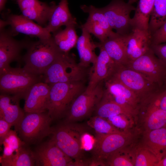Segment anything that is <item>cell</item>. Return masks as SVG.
I'll return each instance as SVG.
<instances>
[{"label":"cell","mask_w":166,"mask_h":166,"mask_svg":"<svg viewBox=\"0 0 166 166\" xmlns=\"http://www.w3.org/2000/svg\"><path fill=\"white\" fill-rule=\"evenodd\" d=\"M140 133L136 128L109 134L96 133L90 166H105V161L110 155L136 144Z\"/></svg>","instance_id":"obj_1"},{"label":"cell","mask_w":166,"mask_h":166,"mask_svg":"<svg viewBox=\"0 0 166 166\" xmlns=\"http://www.w3.org/2000/svg\"><path fill=\"white\" fill-rule=\"evenodd\" d=\"M87 68L77 63L68 53L61 51L43 74L42 81L49 85L84 82L88 74Z\"/></svg>","instance_id":"obj_2"},{"label":"cell","mask_w":166,"mask_h":166,"mask_svg":"<svg viewBox=\"0 0 166 166\" xmlns=\"http://www.w3.org/2000/svg\"><path fill=\"white\" fill-rule=\"evenodd\" d=\"M27 52L23 57L24 69L34 73L42 75L61 51L52 36L27 43Z\"/></svg>","instance_id":"obj_3"},{"label":"cell","mask_w":166,"mask_h":166,"mask_svg":"<svg viewBox=\"0 0 166 166\" xmlns=\"http://www.w3.org/2000/svg\"><path fill=\"white\" fill-rule=\"evenodd\" d=\"M85 128L75 122H64L52 128L50 140L73 159L83 160L81 138L86 132Z\"/></svg>","instance_id":"obj_4"},{"label":"cell","mask_w":166,"mask_h":166,"mask_svg":"<svg viewBox=\"0 0 166 166\" xmlns=\"http://www.w3.org/2000/svg\"><path fill=\"white\" fill-rule=\"evenodd\" d=\"M49 85L47 111L52 121L64 116L73 101L86 87L84 82L57 83Z\"/></svg>","instance_id":"obj_5"},{"label":"cell","mask_w":166,"mask_h":166,"mask_svg":"<svg viewBox=\"0 0 166 166\" xmlns=\"http://www.w3.org/2000/svg\"><path fill=\"white\" fill-rule=\"evenodd\" d=\"M26 113L15 126L16 131L26 143H36L51 135L52 120L48 112Z\"/></svg>","instance_id":"obj_6"},{"label":"cell","mask_w":166,"mask_h":166,"mask_svg":"<svg viewBox=\"0 0 166 166\" xmlns=\"http://www.w3.org/2000/svg\"><path fill=\"white\" fill-rule=\"evenodd\" d=\"M102 83L91 90L86 88L74 100L65 114L64 122H75L88 117L95 111L104 95L105 88Z\"/></svg>","instance_id":"obj_7"},{"label":"cell","mask_w":166,"mask_h":166,"mask_svg":"<svg viewBox=\"0 0 166 166\" xmlns=\"http://www.w3.org/2000/svg\"><path fill=\"white\" fill-rule=\"evenodd\" d=\"M42 75L33 73L23 67H10L0 74V93L9 94H20L24 96L31 87L42 81Z\"/></svg>","instance_id":"obj_8"},{"label":"cell","mask_w":166,"mask_h":166,"mask_svg":"<svg viewBox=\"0 0 166 166\" xmlns=\"http://www.w3.org/2000/svg\"><path fill=\"white\" fill-rule=\"evenodd\" d=\"M111 28L122 35L129 34L133 29L130 14L136 7L124 0H112L107 5L101 8Z\"/></svg>","instance_id":"obj_9"},{"label":"cell","mask_w":166,"mask_h":166,"mask_svg":"<svg viewBox=\"0 0 166 166\" xmlns=\"http://www.w3.org/2000/svg\"><path fill=\"white\" fill-rule=\"evenodd\" d=\"M111 77L135 93L141 100V103L154 93L159 87L138 72L124 66H117Z\"/></svg>","instance_id":"obj_10"},{"label":"cell","mask_w":166,"mask_h":166,"mask_svg":"<svg viewBox=\"0 0 166 166\" xmlns=\"http://www.w3.org/2000/svg\"><path fill=\"white\" fill-rule=\"evenodd\" d=\"M124 66L138 72L159 87L164 82L166 66L151 49L140 57L128 62Z\"/></svg>","instance_id":"obj_11"},{"label":"cell","mask_w":166,"mask_h":166,"mask_svg":"<svg viewBox=\"0 0 166 166\" xmlns=\"http://www.w3.org/2000/svg\"><path fill=\"white\" fill-rule=\"evenodd\" d=\"M35 165L40 166H80L66 154L50 140L39 146L34 152Z\"/></svg>","instance_id":"obj_12"},{"label":"cell","mask_w":166,"mask_h":166,"mask_svg":"<svg viewBox=\"0 0 166 166\" xmlns=\"http://www.w3.org/2000/svg\"><path fill=\"white\" fill-rule=\"evenodd\" d=\"M105 81L103 99L139 110L141 101L135 93L112 77Z\"/></svg>","instance_id":"obj_13"},{"label":"cell","mask_w":166,"mask_h":166,"mask_svg":"<svg viewBox=\"0 0 166 166\" xmlns=\"http://www.w3.org/2000/svg\"><path fill=\"white\" fill-rule=\"evenodd\" d=\"M97 44L100 53L89 73V81L86 88L88 90L93 89L100 83L111 77L117 67L104 48L98 43Z\"/></svg>","instance_id":"obj_14"},{"label":"cell","mask_w":166,"mask_h":166,"mask_svg":"<svg viewBox=\"0 0 166 166\" xmlns=\"http://www.w3.org/2000/svg\"><path fill=\"white\" fill-rule=\"evenodd\" d=\"M50 86L43 82L36 83L24 93L25 113H43L47 111Z\"/></svg>","instance_id":"obj_15"},{"label":"cell","mask_w":166,"mask_h":166,"mask_svg":"<svg viewBox=\"0 0 166 166\" xmlns=\"http://www.w3.org/2000/svg\"><path fill=\"white\" fill-rule=\"evenodd\" d=\"M12 36L10 32L0 29V74L10 67L11 62L19 60L21 50L27 43L17 41Z\"/></svg>","instance_id":"obj_16"},{"label":"cell","mask_w":166,"mask_h":166,"mask_svg":"<svg viewBox=\"0 0 166 166\" xmlns=\"http://www.w3.org/2000/svg\"><path fill=\"white\" fill-rule=\"evenodd\" d=\"M151 37L148 32L138 29H134L129 34L124 35L128 62L140 57L150 49Z\"/></svg>","instance_id":"obj_17"},{"label":"cell","mask_w":166,"mask_h":166,"mask_svg":"<svg viewBox=\"0 0 166 166\" xmlns=\"http://www.w3.org/2000/svg\"><path fill=\"white\" fill-rule=\"evenodd\" d=\"M7 25L11 27L10 34L22 33L45 39L52 36L50 33L45 28L34 23L23 15L10 14L6 16V20Z\"/></svg>","instance_id":"obj_18"},{"label":"cell","mask_w":166,"mask_h":166,"mask_svg":"<svg viewBox=\"0 0 166 166\" xmlns=\"http://www.w3.org/2000/svg\"><path fill=\"white\" fill-rule=\"evenodd\" d=\"M139 110L141 114L139 123L141 133L166 126V111L159 108L147 101L141 105Z\"/></svg>","instance_id":"obj_19"},{"label":"cell","mask_w":166,"mask_h":166,"mask_svg":"<svg viewBox=\"0 0 166 166\" xmlns=\"http://www.w3.org/2000/svg\"><path fill=\"white\" fill-rule=\"evenodd\" d=\"M1 93L0 119L4 120L12 126H15L25 115L19 105V101L23 98L22 94H12Z\"/></svg>","instance_id":"obj_20"},{"label":"cell","mask_w":166,"mask_h":166,"mask_svg":"<svg viewBox=\"0 0 166 166\" xmlns=\"http://www.w3.org/2000/svg\"><path fill=\"white\" fill-rule=\"evenodd\" d=\"M141 133L138 143L140 146L152 152L159 161L166 156V126Z\"/></svg>","instance_id":"obj_21"},{"label":"cell","mask_w":166,"mask_h":166,"mask_svg":"<svg viewBox=\"0 0 166 166\" xmlns=\"http://www.w3.org/2000/svg\"><path fill=\"white\" fill-rule=\"evenodd\" d=\"M68 0H61L58 5H54L48 24L44 27L49 33H55L63 26L76 25V19L69 10Z\"/></svg>","instance_id":"obj_22"},{"label":"cell","mask_w":166,"mask_h":166,"mask_svg":"<svg viewBox=\"0 0 166 166\" xmlns=\"http://www.w3.org/2000/svg\"><path fill=\"white\" fill-rule=\"evenodd\" d=\"M99 44L106 51L117 66H125L128 60L124 44V35L116 32Z\"/></svg>","instance_id":"obj_23"},{"label":"cell","mask_w":166,"mask_h":166,"mask_svg":"<svg viewBox=\"0 0 166 166\" xmlns=\"http://www.w3.org/2000/svg\"><path fill=\"white\" fill-rule=\"evenodd\" d=\"M82 30L81 36L78 39L76 47L80 58L79 64L81 66L88 68L91 64L95 62L97 56L95 52V48L97 47V43L92 40L90 34L85 29L81 28Z\"/></svg>","instance_id":"obj_24"},{"label":"cell","mask_w":166,"mask_h":166,"mask_svg":"<svg viewBox=\"0 0 166 166\" xmlns=\"http://www.w3.org/2000/svg\"><path fill=\"white\" fill-rule=\"evenodd\" d=\"M96 116L106 119L120 114L133 117L136 120L139 110L102 98L95 110Z\"/></svg>","instance_id":"obj_25"},{"label":"cell","mask_w":166,"mask_h":166,"mask_svg":"<svg viewBox=\"0 0 166 166\" xmlns=\"http://www.w3.org/2000/svg\"><path fill=\"white\" fill-rule=\"evenodd\" d=\"M76 26L74 25H68L64 29L53 33L52 36L54 42L61 51L68 53L76 46L79 37L76 32Z\"/></svg>","instance_id":"obj_26"},{"label":"cell","mask_w":166,"mask_h":166,"mask_svg":"<svg viewBox=\"0 0 166 166\" xmlns=\"http://www.w3.org/2000/svg\"><path fill=\"white\" fill-rule=\"evenodd\" d=\"M0 163L2 166L35 165L34 152L24 146L10 156H1Z\"/></svg>","instance_id":"obj_27"},{"label":"cell","mask_w":166,"mask_h":166,"mask_svg":"<svg viewBox=\"0 0 166 166\" xmlns=\"http://www.w3.org/2000/svg\"><path fill=\"white\" fill-rule=\"evenodd\" d=\"M137 143L121 149L110 155L105 160V166H134V148Z\"/></svg>","instance_id":"obj_28"},{"label":"cell","mask_w":166,"mask_h":166,"mask_svg":"<svg viewBox=\"0 0 166 166\" xmlns=\"http://www.w3.org/2000/svg\"><path fill=\"white\" fill-rule=\"evenodd\" d=\"M166 22V0H155L149 22L151 35Z\"/></svg>","instance_id":"obj_29"},{"label":"cell","mask_w":166,"mask_h":166,"mask_svg":"<svg viewBox=\"0 0 166 166\" xmlns=\"http://www.w3.org/2000/svg\"><path fill=\"white\" fill-rule=\"evenodd\" d=\"M80 8L84 12L88 14L89 17L87 21L100 25L111 35L115 33V32L113 31L101 8L96 7L92 5H82L80 6Z\"/></svg>","instance_id":"obj_30"},{"label":"cell","mask_w":166,"mask_h":166,"mask_svg":"<svg viewBox=\"0 0 166 166\" xmlns=\"http://www.w3.org/2000/svg\"><path fill=\"white\" fill-rule=\"evenodd\" d=\"M55 3H52L50 6L26 9L21 10L22 15L29 19L36 21L39 25H45L48 21Z\"/></svg>","instance_id":"obj_31"},{"label":"cell","mask_w":166,"mask_h":166,"mask_svg":"<svg viewBox=\"0 0 166 166\" xmlns=\"http://www.w3.org/2000/svg\"><path fill=\"white\" fill-rule=\"evenodd\" d=\"M26 143L18 136L16 131L10 130L1 145H3L2 156H10L24 146Z\"/></svg>","instance_id":"obj_32"},{"label":"cell","mask_w":166,"mask_h":166,"mask_svg":"<svg viewBox=\"0 0 166 166\" xmlns=\"http://www.w3.org/2000/svg\"><path fill=\"white\" fill-rule=\"evenodd\" d=\"M159 160L156 156L138 143L134 148V166H156Z\"/></svg>","instance_id":"obj_33"},{"label":"cell","mask_w":166,"mask_h":166,"mask_svg":"<svg viewBox=\"0 0 166 166\" xmlns=\"http://www.w3.org/2000/svg\"><path fill=\"white\" fill-rule=\"evenodd\" d=\"M87 124L96 133L109 134L123 132L113 125L106 119L96 115L91 117Z\"/></svg>","instance_id":"obj_34"},{"label":"cell","mask_w":166,"mask_h":166,"mask_svg":"<svg viewBox=\"0 0 166 166\" xmlns=\"http://www.w3.org/2000/svg\"><path fill=\"white\" fill-rule=\"evenodd\" d=\"M111 124L121 131L132 129L136 119L124 114H120L109 117L106 119Z\"/></svg>","instance_id":"obj_35"},{"label":"cell","mask_w":166,"mask_h":166,"mask_svg":"<svg viewBox=\"0 0 166 166\" xmlns=\"http://www.w3.org/2000/svg\"><path fill=\"white\" fill-rule=\"evenodd\" d=\"M80 28H83L90 34H93L100 42H104L109 37L114 34H110L100 25L87 20L81 26Z\"/></svg>","instance_id":"obj_36"},{"label":"cell","mask_w":166,"mask_h":166,"mask_svg":"<svg viewBox=\"0 0 166 166\" xmlns=\"http://www.w3.org/2000/svg\"><path fill=\"white\" fill-rule=\"evenodd\" d=\"M145 101L166 111V88L157 89Z\"/></svg>","instance_id":"obj_37"},{"label":"cell","mask_w":166,"mask_h":166,"mask_svg":"<svg viewBox=\"0 0 166 166\" xmlns=\"http://www.w3.org/2000/svg\"><path fill=\"white\" fill-rule=\"evenodd\" d=\"M151 35V44L166 42V22Z\"/></svg>","instance_id":"obj_38"},{"label":"cell","mask_w":166,"mask_h":166,"mask_svg":"<svg viewBox=\"0 0 166 166\" xmlns=\"http://www.w3.org/2000/svg\"><path fill=\"white\" fill-rule=\"evenodd\" d=\"M150 49L156 56L166 66V42L151 44Z\"/></svg>","instance_id":"obj_39"},{"label":"cell","mask_w":166,"mask_h":166,"mask_svg":"<svg viewBox=\"0 0 166 166\" xmlns=\"http://www.w3.org/2000/svg\"><path fill=\"white\" fill-rule=\"evenodd\" d=\"M18 5L21 10L42 7L47 5L38 0H17Z\"/></svg>","instance_id":"obj_40"},{"label":"cell","mask_w":166,"mask_h":166,"mask_svg":"<svg viewBox=\"0 0 166 166\" xmlns=\"http://www.w3.org/2000/svg\"><path fill=\"white\" fill-rule=\"evenodd\" d=\"M95 139L93 140L92 136L87 132L84 133L81 138V143L83 150H92L94 143Z\"/></svg>","instance_id":"obj_41"},{"label":"cell","mask_w":166,"mask_h":166,"mask_svg":"<svg viewBox=\"0 0 166 166\" xmlns=\"http://www.w3.org/2000/svg\"><path fill=\"white\" fill-rule=\"evenodd\" d=\"M12 125L4 119H0V143L10 130Z\"/></svg>","instance_id":"obj_42"},{"label":"cell","mask_w":166,"mask_h":166,"mask_svg":"<svg viewBox=\"0 0 166 166\" xmlns=\"http://www.w3.org/2000/svg\"><path fill=\"white\" fill-rule=\"evenodd\" d=\"M156 166H166V156L159 161Z\"/></svg>","instance_id":"obj_43"},{"label":"cell","mask_w":166,"mask_h":166,"mask_svg":"<svg viewBox=\"0 0 166 166\" xmlns=\"http://www.w3.org/2000/svg\"><path fill=\"white\" fill-rule=\"evenodd\" d=\"M7 0H0V11H1L5 7V5Z\"/></svg>","instance_id":"obj_44"},{"label":"cell","mask_w":166,"mask_h":166,"mask_svg":"<svg viewBox=\"0 0 166 166\" xmlns=\"http://www.w3.org/2000/svg\"><path fill=\"white\" fill-rule=\"evenodd\" d=\"M128 2L132 4L138 1V0H128Z\"/></svg>","instance_id":"obj_45"},{"label":"cell","mask_w":166,"mask_h":166,"mask_svg":"<svg viewBox=\"0 0 166 166\" xmlns=\"http://www.w3.org/2000/svg\"><path fill=\"white\" fill-rule=\"evenodd\" d=\"M164 83H165L166 84V75L164 81Z\"/></svg>","instance_id":"obj_46"},{"label":"cell","mask_w":166,"mask_h":166,"mask_svg":"<svg viewBox=\"0 0 166 166\" xmlns=\"http://www.w3.org/2000/svg\"></svg>","instance_id":"obj_47"}]
</instances>
